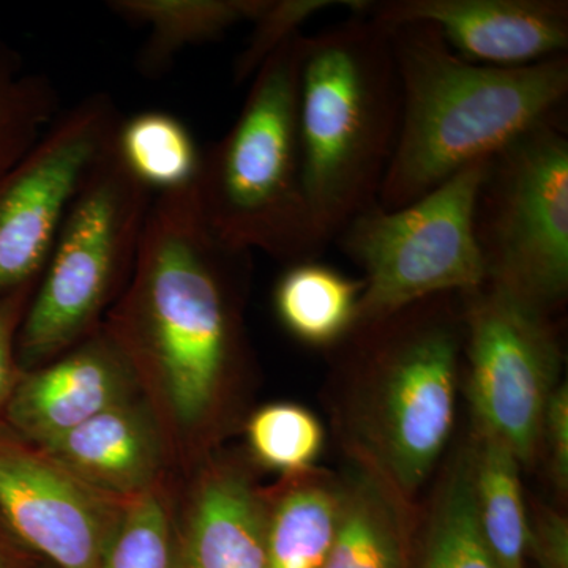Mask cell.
I'll return each instance as SVG.
<instances>
[{
	"label": "cell",
	"mask_w": 568,
	"mask_h": 568,
	"mask_svg": "<svg viewBox=\"0 0 568 568\" xmlns=\"http://www.w3.org/2000/svg\"><path fill=\"white\" fill-rule=\"evenodd\" d=\"M250 256L205 223L196 182L153 196L129 290L104 331L155 369L183 424L207 416L241 353L235 282Z\"/></svg>",
	"instance_id": "cell-1"
},
{
	"label": "cell",
	"mask_w": 568,
	"mask_h": 568,
	"mask_svg": "<svg viewBox=\"0 0 568 568\" xmlns=\"http://www.w3.org/2000/svg\"><path fill=\"white\" fill-rule=\"evenodd\" d=\"M402 115L377 204L405 207L463 168L566 114L568 55L523 67L466 61L428 22L386 28Z\"/></svg>",
	"instance_id": "cell-2"
},
{
	"label": "cell",
	"mask_w": 568,
	"mask_h": 568,
	"mask_svg": "<svg viewBox=\"0 0 568 568\" xmlns=\"http://www.w3.org/2000/svg\"><path fill=\"white\" fill-rule=\"evenodd\" d=\"M347 455L403 499L432 478L454 432L465 354L462 295L426 298L343 339Z\"/></svg>",
	"instance_id": "cell-3"
},
{
	"label": "cell",
	"mask_w": 568,
	"mask_h": 568,
	"mask_svg": "<svg viewBox=\"0 0 568 568\" xmlns=\"http://www.w3.org/2000/svg\"><path fill=\"white\" fill-rule=\"evenodd\" d=\"M402 89L386 28L365 14L304 36L298 133L306 204L325 245L377 204Z\"/></svg>",
	"instance_id": "cell-4"
},
{
	"label": "cell",
	"mask_w": 568,
	"mask_h": 568,
	"mask_svg": "<svg viewBox=\"0 0 568 568\" xmlns=\"http://www.w3.org/2000/svg\"><path fill=\"white\" fill-rule=\"evenodd\" d=\"M304 32L284 41L252 78L237 121L201 155L197 201L224 244L287 264L316 260L325 242L306 204L298 133Z\"/></svg>",
	"instance_id": "cell-5"
},
{
	"label": "cell",
	"mask_w": 568,
	"mask_h": 568,
	"mask_svg": "<svg viewBox=\"0 0 568 568\" xmlns=\"http://www.w3.org/2000/svg\"><path fill=\"white\" fill-rule=\"evenodd\" d=\"M153 196L115 145L93 168L63 216L22 320L17 343L22 372L99 332L100 315L132 280Z\"/></svg>",
	"instance_id": "cell-6"
},
{
	"label": "cell",
	"mask_w": 568,
	"mask_h": 568,
	"mask_svg": "<svg viewBox=\"0 0 568 568\" xmlns=\"http://www.w3.org/2000/svg\"><path fill=\"white\" fill-rule=\"evenodd\" d=\"M474 234L487 283L555 315L568 291L566 114L534 126L489 159Z\"/></svg>",
	"instance_id": "cell-7"
},
{
	"label": "cell",
	"mask_w": 568,
	"mask_h": 568,
	"mask_svg": "<svg viewBox=\"0 0 568 568\" xmlns=\"http://www.w3.org/2000/svg\"><path fill=\"white\" fill-rule=\"evenodd\" d=\"M488 164L478 160L405 207L376 204L347 223L335 242L365 272L357 324L487 282L474 212Z\"/></svg>",
	"instance_id": "cell-8"
},
{
	"label": "cell",
	"mask_w": 568,
	"mask_h": 568,
	"mask_svg": "<svg viewBox=\"0 0 568 568\" xmlns=\"http://www.w3.org/2000/svg\"><path fill=\"white\" fill-rule=\"evenodd\" d=\"M459 295L474 428L530 466L540 457L545 410L562 369L552 316L487 282Z\"/></svg>",
	"instance_id": "cell-9"
},
{
	"label": "cell",
	"mask_w": 568,
	"mask_h": 568,
	"mask_svg": "<svg viewBox=\"0 0 568 568\" xmlns=\"http://www.w3.org/2000/svg\"><path fill=\"white\" fill-rule=\"evenodd\" d=\"M123 118L108 93L61 112L24 159L0 174V298L39 283L70 204L115 145Z\"/></svg>",
	"instance_id": "cell-10"
},
{
	"label": "cell",
	"mask_w": 568,
	"mask_h": 568,
	"mask_svg": "<svg viewBox=\"0 0 568 568\" xmlns=\"http://www.w3.org/2000/svg\"><path fill=\"white\" fill-rule=\"evenodd\" d=\"M106 497L10 429L0 433V517L22 548L59 568H102L121 514Z\"/></svg>",
	"instance_id": "cell-11"
},
{
	"label": "cell",
	"mask_w": 568,
	"mask_h": 568,
	"mask_svg": "<svg viewBox=\"0 0 568 568\" xmlns=\"http://www.w3.org/2000/svg\"><path fill=\"white\" fill-rule=\"evenodd\" d=\"M383 28L428 22L466 61L523 67L567 54V0H366Z\"/></svg>",
	"instance_id": "cell-12"
},
{
	"label": "cell",
	"mask_w": 568,
	"mask_h": 568,
	"mask_svg": "<svg viewBox=\"0 0 568 568\" xmlns=\"http://www.w3.org/2000/svg\"><path fill=\"white\" fill-rule=\"evenodd\" d=\"M129 357L99 331L48 364L22 372L7 406L13 435L36 447L126 399Z\"/></svg>",
	"instance_id": "cell-13"
},
{
	"label": "cell",
	"mask_w": 568,
	"mask_h": 568,
	"mask_svg": "<svg viewBox=\"0 0 568 568\" xmlns=\"http://www.w3.org/2000/svg\"><path fill=\"white\" fill-rule=\"evenodd\" d=\"M39 448L71 476L108 497L144 495L160 466L155 429L126 399Z\"/></svg>",
	"instance_id": "cell-14"
},
{
	"label": "cell",
	"mask_w": 568,
	"mask_h": 568,
	"mask_svg": "<svg viewBox=\"0 0 568 568\" xmlns=\"http://www.w3.org/2000/svg\"><path fill=\"white\" fill-rule=\"evenodd\" d=\"M264 497L233 467L204 478L186 518L178 568H267Z\"/></svg>",
	"instance_id": "cell-15"
},
{
	"label": "cell",
	"mask_w": 568,
	"mask_h": 568,
	"mask_svg": "<svg viewBox=\"0 0 568 568\" xmlns=\"http://www.w3.org/2000/svg\"><path fill=\"white\" fill-rule=\"evenodd\" d=\"M338 480V525L321 568H410L417 506L351 458Z\"/></svg>",
	"instance_id": "cell-16"
},
{
	"label": "cell",
	"mask_w": 568,
	"mask_h": 568,
	"mask_svg": "<svg viewBox=\"0 0 568 568\" xmlns=\"http://www.w3.org/2000/svg\"><path fill=\"white\" fill-rule=\"evenodd\" d=\"M264 508L267 568L323 567L338 525V476L317 467L286 476Z\"/></svg>",
	"instance_id": "cell-17"
},
{
	"label": "cell",
	"mask_w": 568,
	"mask_h": 568,
	"mask_svg": "<svg viewBox=\"0 0 568 568\" xmlns=\"http://www.w3.org/2000/svg\"><path fill=\"white\" fill-rule=\"evenodd\" d=\"M410 568H499L478 525L469 444L444 467L418 514Z\"/></svg>",
	"instance_id": "cell-18"
},
{
	"label": "cell",
	"mask_w": 568,
	"mask_h": 568,
	"mask_svg": "<svg viewBox=\"0 0 568 568\" xmlns=\"http://www.w3.org/2000/svg\"><path fill=\"white\" fill-rule=\"evenodd\" d=\"M267 0H114L110 10L130 24L148 29L138 55L145 77H159L193 44L220 39L241 22H253Z\"/></svg>",
	"instance_id": "cell-19"
},
{
	"label": "cell",
	"mask_w": 568,
	"mask_h": 568,
	"mask_svg": "<svg viewBox=\"0 0 568 568\" xmlns=\"http://www.w3.org/2000/svg\"><path fill=\"white\" fill-rule=\"evenodd\" d=\"M478 525L499 568H528L529 517L521 463L503 440L474 428L470 437Z\"/></svg>",
	"instance_id": "cell-20"
},
{
	"label": "cell",
	"mask_w": 568,
	"mask_h": 568,
	"mask_svg": "<svg viewBox=\"0 0 568 568\" xmlns=\"http://www.w3.org/2000/svg\"><path fill=\"white\" fill-rule=\"evenodd\" d=\"M362 293L364 280L316 260L302 261L291 264L276 284V315L306 345H339L357 324Z\"/></svg>",
	"instance_id": "cell-21"
},
{
	"label": "cell",
	"mask_w": 568,
	"mask_h": 568,
	"mask_svg": "<svg viewBox=\"0 0 568 568\" xmlns=\"http://www.w3.org/2000/svg\"><path fill=\"white\" fill-rule=\"evenodd\" d=\"M115 148L126 168L155 194L185 189L200 173L203 153L192 133L164 112H141L123 121Z\"/></svg>",
	"instance_id": "cell-22"
},
{
	"label": "cell",
	"mask_w": 568,
	"mask_h": 568,
	"mask_svg": "<svg viewBox=\"0 0 568 568\" xmlns=\"http://www.w3.org/2000/svg\"><path fill=\"white\" fill-rule=\"evenodd\" d=\"M59 114L50 78L26 69L17 50L0 41V174L36 148Z\"/></svg>",
	"instance_id": "cell-23"
},
{
	"label": "cell",
	"mask_w": 568,
	"mask_h": 568,
	"mask_svg": "<svg viewBox=\"0 0 568 568\" xmlns=\"http://www.w3.org/2000/svg\"><path fill=\"white\" fill-rule=\"evenodd\" d=\"M250 447L261 465L284 476L313 469L323 452L324 429L308 409L290 403L265 406L250 418Z\"/></svg>",
	"instance_id": "cell-24"
},
{
	"label": "cell",
	"mask_w": 568,
	"mask_h": 568,
	"mask_svg": "<svg viewBox=\"0 0 568 568\" xmlns=\"http://www.w3.org/2000/svg\"><path fill=\"white\" fill-rule=\"evenodd\" d=\"M102 568H178V541L153 493L132 497L121 510Z\"/></svg>",
	"instance_id": "cell-25"
},
{
	"label": "cell",
	"mask_w": 568,
	"mask_h": 568,
	"mask_svg": "<svg viewBox=\"0 0 568 568\" xmlns=\"http://www.w3.org/2000/svg\"><path fill=\"white\" fill-rule=\"evenodd\" d=\"M347 7L353 13H361L365 0H267L264 10L252 22L254 31L248 44L234 63V82L252 80L261 65L284 41L302 32V26L310 18L332 7Z\"/></svg>",
	"instance_id": "cell-26"
},
{
	"label": "cell",
	"mask_w": 568,
	"mask_h": 568,
	"mask_svg": "<svg viewBox=\"0 0 568 568\" xmlns=\"http://www.w3.org/2000/svg\"><path fill=\"white\" fill-rule=\"evenodd\" d=\"M36 287L37 284H31L9 297L0 298V433L9 432L7 406L22 375L17 355L18 334Z\"/></svg>",
	"instance_id": "cell-27"
},
{
	"label": "cell",
	"mask_w": 568,
	"mask_h": 568,
	"mask_svg": "<svg viewBox=\"0 0 568 568\" xmlns=\"http://www.w3.org/2000/svg\"><path fill=\"white\" fill-rule=\"evenodd\" d=\"M547 457L549 478L560 497L568 491V387L560 383L549 398L541 424L540 455Z\"/></svg>",
	"instance_id": "cell-28"
},
{
	"label": "cell",
	"mask_w": 568,
	"mask_h": 568,
	"mask_svg": "<svg viewBox=\"0 0 568 568\" xmlns=\"http://www.w3.org/2000/svg\"><path fill=\"white\" fill-rule=\"evenodd\" d=\"M528 558L538 568H568V521L566 515L532 500L530 504Z\"/></svg>",
	"instance_id": "cell-29"
},
{
	"label": "cell",
	"mask_w": 568,
	"mask_h": 568,
	"mask_svg": "<svg viewBox=\"0 0 568 568\" xmlns=\"http://www.w3.org/2000/svg\"><path fill=\"white\" fill-rule=\"evenodd\" d=\"M24 548L11 536L0 517V568H24Z\"/></svg>",
	"instance_id": "cell-30"
}]
</instances>
